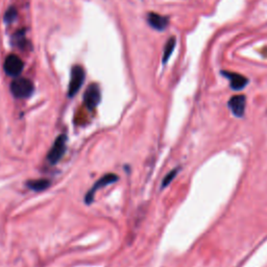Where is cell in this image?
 <instances>
[{
  "instance_id": "7a4b0ae2",
  "label": "cell",
  "mask_w": 267,
  "mask_h": 267,
  "mask_svg": "<svg viewBox=\"0 0 267 267\" xmlns=\"http://www.w3.org/2000/svg\"><path fill=\"white\" fill-rule=\"evenodd\" d=\"M67 145V137L65 135L59 136L54 141L52 147L48 151L47 160L49 161L50 164H56L63 158L65 151H66Z\"/></svg>"
},
{
  "instance_id": "ba28073f",
  "label": "cell",
  "mask_w": 267,
  "mask_h": 267,
  "mask_svg": "<svg viewBox=\"0 0 267 267\" xmlns=\"http://www.w3.org/2000/svg\"><path fill=\"white\" fill-rule=\"evenodd\" d=\"M222 74L230 79L231 88L236 91L242 90V89H243L248 83V79L246 77H244L243 75H240L238 73H234V72H228V71L224 72L223 71Z\"/></svg>"
},
{
  "instance_id": "277c9868",
  "label": "cell",
  "mask_w": 267,
  "mask_h": 267,
  "mask_svg": "<svg viewBox=\"0 0 267 267\" xmlns=\"http://www.w3.org/2000/svg\"><path fill=\"white\" fill-rule=\"evenodd\" d=\"M85 80V70L83 67L75 65V66L71 70V77L69 83V89H68V95L69 97H73L82 88Z\"/></svg>"
},
{
  "instance_id": "9c48e42d",
  "label": "cell",
  "mask_w": 267,
  "mask_h": 267,
  "mask_svg": "<svg viewBox=\"0 0 267 267\" xmlns=\"http://www.w3.org/2000/svg\"><path fill=\"white\" fill-rule=\"evenodd\" d=\"M147 20H148L149 25L157 30L165 29L168 25V22H169L167 17H164V16H161V15H158L155 13H150L148 15Z\"/></svg>"
},
{
  "instance_id": "6da1fadb",
  "label": "cell",
  "mask_w": 267,
  "mask_h": 267,
  "mask_svg": "<svg viewBox=\"0 0 267 267\" xmlns=\"http://www.w3.org/2000/svg\"><path fill=\"white\" fill-rule=\"evenodd\" d=\"M11 91L17 98H27L34 92V85L27 78H17L12 82Z\"/></svg>"
},
{
  "instance_id": "5b68a950",
  "label": "cell",
  "mask_w": 267,
  "mask_h": 267,
  "mask_svg": "<svg viewBox=\"0 0 267 267\" xmlns=\"http://www.w3.org/2000/svg\"><path fill=\"white\" fill-rule=\"evenodd\" d=\"M101 99L100 89L98 85L91 84L87 88V90L84 94V103L88 110L93 111L97 106H98Z\"/></svg>"
},
{
  "instance_id": "3957f363",
  "label": "cell",
  "mask_w": 267,
  "mask_h": 267,
  "mask_svg": "<svg viewBox=\"0 0 267 267\" xmlns=\"http://www.w3.org/2000/svg\"><path fill=\"white\" fill-rule=\"evenodd\" d=\"M117 181H118V175H116L115 173H107V174H104L103 176H101L100 179L92 186V188L87 192L86 196H85V203L87 205H91L92 201L94 200L95 193L97 191H98L100 188L106 187V186L115 183Z\"/></svg>"
},
{
  "instance_id": "4fadbf2b",
  "label": "cell",
  "mask_w": 267,
  "mask_h": 267,
  "mask_svg": "<svg viewBox=\"0 0 267 267\" xmlns=\"http://www.w3.org/2000/svg\"><path fill=\"white\" fill-rule=\"evenodd\" d=\"M177 174V169H173L172 171L169 172L165 177L163 182H162V188H165L166 186H168L169 184H170L172 182V180L175 177V175Z\"/></svg>"
},
{
  "instance_id": "8fae6325",
  "label": "cell",
  "mask_w": 267,
  "mask_h": 267,
  "mask_svg": "<svg viewBox=\"0 0 267 267\" xmlns=\"http://www.w3.org/2000/svg\"><path fill=\"white\" fill-rule=\"evenodd\" d=\"M175 44H176L175 38H173V37L169 39L167 41V43L165 45V48H164V55H163V62L164 63H166L169 60V58H170V55L173 52V49L175 47Z\"/></svg>"
},
{
  "instance_id": "7c38bea8",
  "label": "cell",
  "mask_w": 267,
  "mask_h": 267,
  "mask_svg": "<svg viewBox=\"0 0 267 267\" xmlns=\"http://www.w3.org/2000/svg\"><path fill=\"white\" fill-rule=\"evenodd\" d=\"M16 17H17V11H16L14 7H10L4 14V21L6 23H11L16 19Z\"/></svg>"
},
{
  "instance_id": "30bf717a",
  "label": "cell",
  "mask_w": 267,
  "mask_h": 267,
  "mask_svg": "<svg viewBox=\"0 0 267 267\" xmlns=\"http://www.w3.org/2000/svg\"><path fill=\"white\" fill-rule=\"evenodd\" d=\"M51 185V183L45 180V179H40V180H32V181H28L26 183V186L28 187V189L34 190V191H43L46 190L49 186Z\"/></svg>"
},
{
  "instance_id": "52a82bcc",
  "label": "cell",
  "mask_w": 267,
  "mask_h": 267,
  "mask_svg": "<svg viewBox=\"0 0 267 267\" xmlns=\"http://www.w3.org/2000/svg\"><path fill=\"white\" fill-rule=\"evenodd\" d=\"M229 108L231 109L232 113L236 117H242L244 115L245 111V104H246V98L244 95H236L233 96L229 100Z\"/></svg>"
},
{
  "instance_id": "8992f818",
  "label": "cell",
  "mask_w": 267,
  "mask_h": 267,
  "mask_svg": "<svg viewBox=\"0 0 267 267\" xmlns=\"http://www.w3.org/2000/svg\"><path fill=\"white\" fill-rule=\"evenodd\" d=\"M24 64L22 60L16 54H10L4 61L3 68L5 73L10 76H18L21 74Z\"/></svg>"
}]
</instances>
